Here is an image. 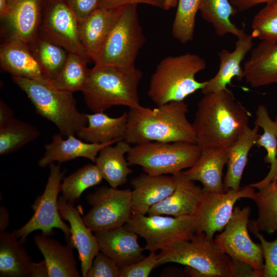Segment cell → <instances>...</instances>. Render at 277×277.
<instances>
[{
	"label": "cell",
	"mask_w": 277,
	"mask_h": 277,
	"mask_svg": "<svg viewBox=\"0 0 277 277\" xmlns=\"http://www.w3.org/2000/svg\"><path fill=\"white\" fill-rule=\"evenodd\" d=\"M250 113L227 88L204 94L192 126L202 148L228 149L249 127Z\"/></svg>",
	"instance_id": "obj_1"
},
{
	"label": "cell",
	"mask_w": 277,
	"mask_h": 277,
	"mask_svg": "<svg viewBox=\"0 0 277 277\" xmlns=\"http://www.w3.org/2000/svg\"><path fill=\"white\" fill-rule=\"evenodd\" d=\"M188 105L172 101L154 108H129L124 140L138 144L149 142L196 143L192 126L187 117Z\"/></svg>",
	"instance_id": "obj_2"
},
{
	"label": "cell",
	"mask_w": 277,
	"mask_h": 277,
	"mask_svg": "<svg viewBox=\"0 0 277 277\" xmlns=\"http://www.w3.org/2000/svg\"><path fill=\"white\" fill-rule=\"evenodd\" d=\"M157 254L158 266L167 263L180 264L187 266L194 276L258 277L250 266L223 252L214 239L210 240L204 233H195Z\"/></svg>",
	"instance_id": "obj_3"
},
{
	"label": "cell",
	"mask_w": 277,
	"mask_h": 277,
	"mask_svg": "<svg viewBox=\"0 0 277 277\" xmlns=\"http://www.w3.org/2000/svg\"><path fill=\"white\" fill-rule=\"evenodd\" d=\"M142 77L143 73L136 67L95 65L82 91L85 103L93 112L117 106L138 107L141 105L138 88Z\"/></svg>",
	"instance_id": "obj_4"
},
{
	"label": "cell",
	"mask_w": 277,
	"mask_h": 277,
	"mask_svg": "<svg viewBox=\"0 0 277 277\" xmlns=\"http://www.w3.org/2000/svg\"><path fill=\"white\" fill-rule=\"evenodd\" d=\"M206 65L204 58L191 53L165 57L151 76L148 96L157 106L184 101L206 86L207 81L199 82L195 75Z\"/></svg>",
	"instance_id": "obj_5"
},
{
	"label": "cell",
	"mask_w": 277,
	"mask_h": 277,
	"mask_svg": "<svg viewBox=\"0 0 277 277\" xmlns=\"http://www.w3.org/2000/svg\"><path fill=\"white\" fill-rule=\"evenodd\" d=\"M12 79L27 95L36 112L53 123L63 136L74 135L87 125L86 114L78 110L73 92L57 88L46 78Z\"/></svg>",
	"instance_id": "obj_6"
},
{
	"label": "cell",
	"mask_w": 277,
	"mask_h": 277,
	"mask_svg": "<svg viewBox=\"0 0 277 277\" xmlns=\"http://www.w3.org/2000/svg\"><path fill=\"white\" fill-rule=\"evenodd\" d=\"M137 5L121 7L111 30L91 57L95 65L135 68L138 53L146 39L140 23Z\"/></svg>",
	"instance_id": "obj_7"
},
{
	"label": "cell",
	"mask_w": 277,
	"mask_h": 277,
	"mask_svg": "<svg viewBox=\"0 0 277 277\" xmlns=\"http://www.w3.org/2000/svg\"><path fill=\"white\" fill-rule=\"evenodd\" d=\"M201 151L196 143L149 142L131 147L127 160L129 165H138L151 175H176L191 167Z\"/></svg>",
	"instance_id": "obj_8"
},
{
	"label": "cell",
	"mask_w": 277,
	"mask_h": 277,
	"mask_svg": "<svg viewBox=\"0 0 277 277\" xmlns=\"http://www.w3.org/2000/svg\"><path fill=\"white\" fill-rule=\"evenodd\" d=\"M145 241V250L156 252L196 233L192 215H132L124 225Z\"/></svg>",
	"instance_id": "obj_9"
},
{
	"label": "cell",
	"mask_w": 277,
	"mask_h": 277,
	"mask_svg": "<svg viewBox=\"0 0 277 277\" xmlns=\"http://www.w3.org/2000/svg\"><path fill=\"white\" fill-rule=\"evenodd\" d=\"M50 174L45 190L38 196L32 205L34 211L30 220L19 229L13 231L21 243L26 240L28 235L36 230L50 236L54 228L60 229L68 241L70 237V227L62 220L58 208V195L61 191V181L65 171H62L60 164L49 165Z\"/></svg>",
	"instance_id": "obj_10"
},
{
	"label": "cell",
	"mask_w": 277,
	"mask_h": 277,
	"mask_svg": "<svg viewBox=\"0 0 277 277\" xmlns=\"http://www.w3.org/2000/svg\"><path fill=\"white\" fill-rule=\"evenodd\" d=\"M251 208L235 207L232 216L224 230L215 236L217 247L233 259L246 264L262 277L264 257L260 243L250 238L248 227Z\"/></svg>",
	"instance_id": "obj_11"
},
{
	"label": "cell",
	"mask_w": 277,
	"mask_h": 277,
	"mask_svg": "<svg viewBox=\"0 0 277 277\" xmlns=\"http://www.w3.org/2000/svg\"><path fill=\"white\" fill-rule=\"evenodd\" d=\"M91 209L83 220L93 232L121 227L132 215V190L102 186L86 196Z\"/></svg>",
	"instance_id": "obj_12"
},
{
	"label": "cell",
	"mask_w": 277,
	"mask_h": 277,
	"mask_svg": "<svg viewBox=\"0 0 277 277\" xmlns=\"http://www.w3.org/2000/svg\"><path fill=\"white\" fill-rule=\"evenodd\" d=\"M255 193L250 185L222 193L203 191L192 215L196 233H204L214 239V234L223 230L230 219L236 202L243 198L253 200Z\"/></svg>",
	"instance_id": "obj_13"
},
{
	"label": "cell",
	"mask_w": 277,
	"mask_h": 277,
	"mask_svg": "<svg viewBox=\"0 0 277 277\" xmlns=\"http://www.w3.org/2000/svg\"><path fill=\"white\" fill-rule=\"evenodd\" d=\"M39 31L68 53L90 59L79 35V22L66 0H46Z\"/></svg>",
	"instance_id": "obj_14"
},
{
	"label": "cell",
	"mask_w": 277,
	"mask_h": 277,
	"mask_svg": "<svg viewBox=\"0 0 277 277\" xmlns=\"http://www.w3.org/2000/svg\"><path fill=\"white\" fill-rule=\"evenodd\" d=\"M46 0H8L3 13V31L7 38L29 44L39 31Z\"/></svg>",
	"instance_id": "obj_15"
},
{
	"label": "cell",
	"mask_w": 277,
	"mask_h": 277,
	"mask_svg": "<svg viewBox=\"0 0 277 277\" xmlns=\"http://www.w3.org/2000/svg\"><path fill=\"white\" fill-rule=\"evenodd\" d=\"M58 208L61 216L69 223L70 237L68 241L78 251L82 275L86 277L94 258L100 251L98 242L82 217L81 210L75 207L74 204L61 196Z\"/></svg>",
	"instance_id": "obj_16"
},
{
	"label": "cell",
	"mask_w": 277,
	"mask_h": 277,
	"mask_svg": "<svg viewBox=\"0 0 277 277\" xmlns=\"http://www.w3.org/2000/svg\"><path fill=\"white\" fill-rule=\"evenodd\" d=\"M100 251L113 260L121 268L145 258L138 244L137 234L124 225L113 229L94 232Z\"/></svg>",
	"instance_id": "obj_17"
},
{
	"label": "cell",
	"mask_w": 277,
	"mask_h": 277,
	"mask_svg": "<svg viewBox=\"0 0 277 277\" xmlns=\"http://www.w3.org/2000/svg\"><path fill=\"white\" fill-rule=\"evenodd\" d=\"M132 190V215H146L149 209L160 202L174 190L176 185L174 175H151L141 173L130 182Z\"/></svg>",
	"instance_id": "obj_18"
},
{
	"label": "cell",
	"mask_w": 277,
	"mask_h": 277,
	"mask_svg": "<svg viewBox=\"0 0 277 277\" xmlns=\"http://www.w3.org/2000/svg\"><path fill=\"white\" fill-rule=\"evenodd\" d=\"M254 37L245 33L238 37L235 49L229 51L223 49L218 53L220 66L216 74L207 81L206 86L202 89L203 94L219 91L227 88L233 78L240 81L244 78L243 68L241 66L246 55L253 47Z\"/></svg>",
	"instance_id": "obj_19"
},
{
	"label": "cell",
	"mask_w": 277,
	"mask_h": 277,
	"mask_svg": "<svg viewBox=\"0 0 277 277\" xmlns=\"http://www.w3.org/2000/svg\"><path fill=\"white\" fill-rule=\"evenodd\" d=\"M119 141L95 144L85 142L70 135L65 139L61 133L54 134L52 141L45 145V152L38 162V166L44 168L54 162L60 164L77 157H85L95 163L100 151L104 147L116 144Z\"/></svg>",
	"instance_id": "obj_20"
},
{
	"label": "cell",
	"mask_w": 277,
	"mask_h": 277,
	"mask_svg": "<svg viewBox=\"0 0 277 277\" xmlns=\"http://www.w3.org/2000/svg\"><path fill=\"white\" fill-rule=\"evenodd\" d=\"M228 159L227 149L203 148L195 163L182 173L188 179L200 182L203 191L222 193L223 171Z\"/></svg>",
	"instance_id": "obj_21"
},
{
	"label": "cell",
	"mask_w": 277,
	"mask_h": 277,
	"mask_svg": "<svg viewBox=\"0 0 277 277\" xmlns=\"http://www.w3.org/2000/svg\"><path fill=\"white\" fill-rule=\"evenodd\" d=\"M244 78L256 88L277 84V42L261 41L243 66Z\"/></svg>",
	"instance_id": "obj_22"
},
{
	"label": "cell",
	"mask_w": 277,
	"mask_h": 277,
	"mask_svg": "<svg viewBox=\"0 0 277 277\" xmlns=\"http://www.w3.org/2000/svg\"><path fill=\"white\" fill-rule=\"evenodd\" d=\"M174 176L176 185L173 192L153 205L149 209L148 214L175 217L193 215L203 193L202 188L187 178L182 172Z\"/></svg>",
	"instance_id": "obj_23"
},
{
	"label": "cell",
	"mask_w": 277,
	"mask_h": 277,
	"mask_svg": "<svg viewBox=\"0 0 277 277\" xmlns=\"http://www.w3.org/2000/svg\"><path fill=\"white\" fill-rule=\"evenodd\" d=\"M0 62L3 69L12 76L46 78L28 44L21 39L7 38L1 44Z\"/></svg>",
	"instance_id": "obj_24"
},
{
	"label": "cell",
	"mask_w": 277,
	"mask_h": 277,
	"mask_svg": "<svg viewBox=\"0 0 277 277\" xmlns=\"http://www.w3.org/2000/svg\"><path fill=\"white\" fill-rule=\"evenodd\" d=\"M34 243L43 254L49 272V277H79L74 247L70 242L67 245L49 236L41 234L34 238Z\"/></svg>",
	"instance_id": "obj_25"
},
{
	"label": "cell",
	"mask_w": 277,
	"mask_h": 277,
	"mask_svg": "<svg viewBox=\"0 0 277 277\" xmlns=\"http://www.w3.org/2000/svg\"><path fill=\"white\" fill-rule=\"evenodd\" d=\"M86 114L87 124L76 133L80 139L95 144L124 140L127 130V112L115 117L109 116L104 112Z\"/></svg>",
	"instance_id": "obj_26"
},
{
	"label": "cell",
	"mask_w": 277,
	"mask_h": 277,
	"mask_svg": "<svg viewBox=\"0 0 277 277\" xmlns=\"http://www.w3.org/2000/svg\"><path fill=\"white\" fill-rule=\"evenodd\" d=\"M121 7L108 8L100 6L79 23L80 40L90 59L108 34Z\"/></svg>",
	"instance_id": "obj_27"
},
{
	"label": "cell",
	"mask_w": 277,
	"mask_h": 277,
	"mask_svg": "<svg viewBox=\"0 0 277 277\" xmlns=\"http://www.w3.org/2000/svg\"><path fill=\"white\" fill-rule=\"evenodd\" d=\"M131 148L130 144L122 140L115 146L107 145L99 152L95 165L103 179L113 188L124 185L127 181L128 176L132 172L125 155Z\"/></svg>",
	"instance_id": "obj_28"
},
{
	"label": "cell",
	"mask_w": 277,
	"mask_h": 277,
	"mask_svg": "<svg viewBox=\"0 0 277 277\" xmlns=\"http://www.w3.org/2000/svg\"><path fill=\"white\" fill-rule=\"evenodd\" d=\"M259 127H248L228 151L227 170L223 181L224 191L239 190L250 149L260 136Z\"/></svg>",
	"instance_id": "obj_29"
},
{
	"label": "cell",
	"mask_w": 277,
	"mask_h": 277,
	"mask_svg": "<svg viewBox=\"0 0 277 277\" xmlns=\"http://www.w3.org/2000/svg\"><path fill=\"white\" fill-rule=\"evenodd\" d=\"M13 232H0V276L30 277L34 262Z\"/></svg>",
	"instance_id": "obj_30"
},
{
	"label": "cell",
	"mask_w": 277,
	"mask_h": 277,
	"mask_svg": "<svg viewBox=\"0 0 277 277\" xmlns=\"http://www.w3.org/2000/svg\"><path fill=\"white\" fill-rule=\"evenodd\" d=\"M28 45L46 78L54 80L63 67L68 52L40 31Z\"/></svg>",
	"instance_id": "obj_31"
},
{
	"label": "cell",
	"mask_w": 277,
	"mask_h": 277,
	"mask_svg": "<svg viewBox=\"0 0 277 277\" xmlns=\"http://www.w3.org/2000/svg\"><path fill=\"white\" fill-rule=\"evenodd\" d=\"M253 200L257 207L258 217L249 222V228L272 234L277 232V181L257 188Z\"/></svg>",
	"instance_id": "obj_32"
},
{
	"label": "cell",
	"mask_w": 277,
	"mask_h": 277,
	"mask_svg": "<svg viewBox=\"0 0 277 277\" xmlns=\"http://www.w3.org/2000/svg\"><path fill=\"white\" fill-rule=\"evenodd\" d=\"M199 11L203 18L213 27L219 36L230 33L238 38L245 33L230 19L238 11L230 0H201Z\"/></svg>",
	"instance_id": "obj_33"
},
{
	"label": "cell",
	"mask_w": 277,
	"mask_h": 277,
	"mask_svg": "<svg viewBox=\"0 0 277 277\" xmlns=\"http://www.w3.org/2000/svg\"><path fill=\"white\" fill-rule=\"evenodd\" d=\"M39 135L40 131L35 127L15 118L0 128V154L14 153Z\"/></svg>",
	"instance_id": "obj_34"
},
{
	"label": "cell",
	"mask_w": 277,
	"mask_h": 277,
	"mask_svg": "<svg viewBox=\"0 0 277 277\" xmlns=\"http://www.w3.org/2000/svg\"><path fill=\"white\" fill-rule=\"evenodd\" d=\"M89 61L80 55L68 53L61 71L52 83L57 88L71 92L82 91L87 81L90 69Z\"/></svg>",
	"instance_id": "obj_35"
},
{
	"label": "cell",
	"mask_w": 277,
	"mask_h": 277,
	"mask_svg": "<svg viewBox=\"0 0 277 277\" xmlns=\"http://www.w3.org/2000/svg\"><path fill=\"white\" fill-rule=\"evenodd\" d=\"M103 180L95 164H87L64 179L61 184V196L74 204L85 190L100 184Z\"/></svg>",
	"instance_id": "obj_36"
},
{
	"label": "cell",
	"mask_w": 277,
	"mask_h": 277,
	"mask_svg": "<svg viewBox=\"0 0 277 277\" xmlns=\"http://www.w3.org/2000/svg\"><path fill=\"white\" fill-rule=\"evenodd\" d=\"M201 0H178L177 10L172 24V34L182 44L193 38L195 17Z\"/></svg>",
	"instance_id": "obj_37"
},
{
	"label": "cell",
	"mask_w": 277,
	"mask_h": 277,
	"mask_svg": "<svg viewBox=\"0 0 277 277\" xmlns=\"http://www.w3.org/2000/svg\"><path fill=\"white\" fill-rule=\"evenodd\" d=\"M255 126L261 127L263 133L256 142L255 145L264 147L267 152L264 159L266 163L272 167L277 156V137L274 120L271 118L267 107L262 104L258 105L255 112Z\"/></svg>",
	"instance_id": "obj_38"
},
{
	"label": "cell",
	"mask_w": 277,
	"mask_h": 277,
	"mask_svg": "<svg viewBox=\"0 0 277 277\" xmlns=\"http://www.w3.org/2000/svg\"><path fill=\"white\" fill-rule=\"evenodd\" d=\"M251 34L261 41L277 42V1L266 4L254 16Z\"/></svg>",
	"instance_id": "obj_39"
},
{
	"label": "cell",
	"mask_w": 277,
	"mask_h": 277,
	"mask_svg": "<svg viewBox=\"0 0 277 277\" xmlns=\"http://www.w3.org/2000/svg\"><path fill=\"white\" fill-rule=\"evenodd\" d=\"M249 230L259 240L262 246L264 261L262 277H277V238L268 241L257 230Z\"/></svg>",
	"instance_id": "obj_40"
},
{
	"label": "cell",
	"mask_w": 277,
	"mask_h": 277,
	"mask_svg": "<svg viewBox=\"0 0 277 277\" xmlns=\"http://www.w3.org/2000/svg\"><path fill=\"white\" fill-rule=\"evenodd\" d=\"M86 277H120V267L100 251L94 258Z\"/></svg>",
	"instance_id": "obj_41"
},
{
	"label": "cell",
	"mask_w": 277,
	"mask_h": 277,
	"mask_svg": "<svg viewBox=\"0 0 277 277\" xmlns=\"http://www.w3.org/2000/svg\"><path fill=\"white\" fill-rule=\"evenodd\" d=\"M158 266V254L150 252L140 261L120 268V277H147Z\"/></svg>",
	"instance_id": "obj_42"
},
{
	"label": "cell",
	"mask_w": 277,
	"mask_h": 277,
	"mask_svg": "<svg viewBox=\"0 0 277 277\" xmlns=\"http://www.w3.org/2000/svg\"><path fill=\"white\" fill-rule=\"evenodd\" d=\"M79 23L100 6L101 0H66Z\"/></svg>",
	"instance_id": "obj_43"
},
{
	"label": "cell",
	"mask_w": 277,
	"mask_h": 277,
	"mask_svg": "<svg viewBox=\"0 0 277 277\" xmlns=\"http://www.w3.org/2000/svg\"><path fill=\"white\" fill-rule=\"evenodd\" d=\"M144 4L164 10L165 0H101L100 6L116 8L129 5Z\"/></svg>",
	"instance_id": "obj_44"
},
{
	"label": "cell",
	"mask_w": 277,
	"mask_h": 277,
	"mask_svg": "<svg viewBox=\"0 0 277 277\" xmlns=\"http://www.w3.org/2000/svg\"><path fill=\"white\" fill-rule=\"evenodd\" d=\"M277 0H230L232 5L238 11H243L249 9L257 5L268 3Z\"/></svg>",
	"instance_id": "obj_45"
},
{
	"label": "cell",
	"mask_w": 277,
	"mask_h": 277,
	"mask_svg": "<svg viewBox=\"0 0 277 277\" xmlns=\"http://www.w3.org/2000/svg\"><path fill=\"white\" fill-rule=\"evenodd\" d=\"M274 121L275 123L277 137V116L275 117ZM274 181H277V156L274 165L272 167H270V170L266 176L261 181L255 183L251 184L250 185L255 188H257L259 187Z\"/></svg>",
	"instance_id": "obj_46"
},
{
	"label": "cell",
	"mask_w": 277,
	"mask_h": 277,
	"mask_svg": "<svg viewBox=\"0 0 277 277\" xmlns=\"http://www.w3.org/2000/svg\"><path fill=\"white\" fill-rule=\"evenodd\" d=\"M14 118L11 108L2 100L0 101V128L9 123Z\"/></svg>",
	"instance_id": "obj_47"
},
{
	"label": "cell",
	"mask_w": 277,
	"mask_h": 277,
	"mask_svg": "<svg viewBox=\"0 0 277 277\" xmlns=\"http://www.w3.org/2000/svg\"><path fill=\"white\" fill-rule=\"evenodd\" d=\"M30 277H49L48 269L45 260L33 263Z\"/></svg>",
	"instance_id": "obj_48"
},
{
	"label": "cell",
	"mask_w": 277,
	"mask_h": 277,
	"mask_svg": "<svg viewBox=\"0 0 277 277\" xmlns=\"http://www.w3.org/2000/svg\"><path fill=\"white\" fill-rule=\"evenodd\" d=\"M7 210L4 207L0 210V232L5 231L9 223V214Z\"/></svg>",
	"instance_id": "obj_49"
},
{
	"label": "cell",
	"mask_w": 277,
	"mask_h": 277,
	"mask_svg": "<svg viewBox=\"0 0 277 277\" xmlns=\"http://www.w3.org/2000/svg\"><path fill=\"white\" fill-rule=\"evenodd\" d=\"M178 0H165V10L174 8L177 5Z\"/></svg>",
	"instance_id": "obj_50"
},
{
	"label": "cell",
	"mask_w": 277,
	"mask_h": 277,
	"mask_svg": "<svg viewBox=\"0 0 277 277\" xmlns=\"http://www.w3.org/2000/svg\"><path fill=\"white\" fill-rule=\"evenodd\" d=\"M8 0H0V15H2L7 5Z\"/></svg>",
	"instance_id": "obj_51"
}]
</instances>
